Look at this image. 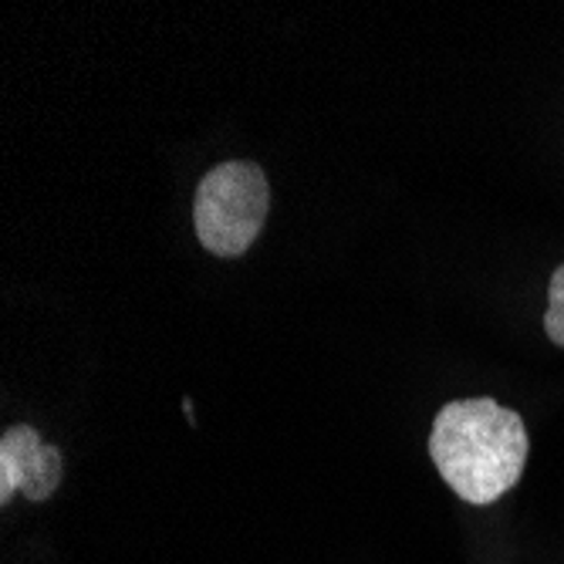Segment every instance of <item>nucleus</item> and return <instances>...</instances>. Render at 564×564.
I'll use <instances>...</instances> for the list:
<instances>
[{
    "label": "nucleus",
    "mask_w": 564,
    "mask_h": 564,
    "mask_svg": "<svg viewBox=\"0 0 564 564\" xmlns=\"http://www.w3.org/2000/svg\"><path fill=\"white\" fill-rule=\"evenodd\" d=\"M528 426L521 413L490 395L446 402L430 430V456L446 487L467 503H494L514 490L528 467Z\"/></svg>",
    "instance_id": "obj_1"
},
{
    "label": "nucleus",
    "mask_w": 564,
    "mask_h": 564,
    "mask_svg": "<svg viewBox=\"0 0 564 564\" xmlns=\"http://www.w3.org/2000/svg\"><path fill=\"white\" fill-rule=\"evenodd\" d=\"M271 210V186L258 163L230 160L214 166L196 186L193 227L217 258H240L261 237Z\"/></svg>",
    "instance_id": "obj_2"
},
{
    "label": "nucleus",
    "mask_w": 564,
    "mask_h": 564,
    "mask_svg": "<svg viewBox=\"0 0 564 564\" xmlns=\"http://www.w3.org/2000/svg\"><path fill=\"white\" fill-rule=\"evenodd\" d=\"M65 459L55 443H47L34 426L14 423L0 436V503H11L18 494L28 500H47L58 490Z\"/></svg>",
    "instance_id": "obj_3"
},
{
    "label": "nucleus",
    "mask_w": 564,
    "mask_h": 564,
    "mask_svg": "<svg viewBox=\"0 0 564 564\" xmlns=\"http://www.w3.org/2000/svg\"><path fill=\"white\" fill-rule=\"evenodd\" d=\"M544 332H547V338H551L557 348H564V264L551 274V284H547Z\"/></svg>",
    "instance_id": "obj_4"
}]
</instances>
